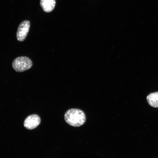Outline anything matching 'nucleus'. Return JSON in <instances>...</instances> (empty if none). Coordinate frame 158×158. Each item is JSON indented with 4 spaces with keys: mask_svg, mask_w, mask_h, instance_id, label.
I'll use <instances>...</instances> for the list:
<instances>
[{
    "mask_svg": "<svg viewBox=\"0 0 158 158\" xmlns=\"http://www.w3.org/2000/svg\"><path fill=\"white\" fill-rule=\"evenodd\" d=\"M148 104L154 108H158V92L151 93L147 97Z\"/></svg>",
    "mask_w": 158,
    "mask_h": 158,
    "instance_id": "6",
    "label": "nucleus"
},
{
    "mask_svg": "<svg viewBox=\"0 0 158 158\" xmlns=\"http://www.w3.org/2000/svg\"><path fill=\"white\" fill-rule=\"evenodd\" d=\"M41 122V119L37 115L34 114L27 117L24 122V126L26 129L32 130L36 128Z\"/></svg>",
    "mask_w": 158,
    "mask_h": 158,
    "instance_id": "4",
    "label": "nucleus"
},
{
    "mask_svg": "<svg viewBox=\"0 0 158 158\" xmlns=\"http://www.w3.org/2000/svg\"><path fill=\"white\" fill-rule=\"evenodd\" d=\"M40 4L43 11L49 13L51 12L54 8L56 1L55 0H40Z\"/></svg>",
    "mask_w": 158,
    "mask_h": 158,
    "instance_id": "5",
    "label": "nucleus"
},
{
    "mask_svg": "<svg viewBox=\"0 0 158 158\" xmlns=\"http://www.w3.org/2000/svg\"><path fill=\"white\" fill-rule=\"evenodd\" d=\"M64 119L66 123L74 127H79L85 122L86 117L84 112L78 109H71L65 112Z\"/></svg>",
    "mask_w": 158,
    "mask_h": 158,
    "instance_id": "1",
    "label": "nucleus"
},
{
    "mask_svg": "<svg viewBox=\"0 0 158 158\" xmlns=\"http://www.w3.org/2000/svg\"><path fill=\"white\" fill-rule=\"evenodd\" d=\"M30 22L28 20H25L19 25L16 32L17 40L20 42L23 41L25 39L30 27Z\"/></svg>",
    "mask_w": 158,
    "mask_h": 158,
    "instance_id": "3",
    "label": "nucleus"
},
{
    "mask_svg": "<svg viewBox=\"0 0 158 158\" xmlns=\"http://www.w3.org/2000/svg\"><path fill=\"white\" fill-rule=\"evenodd\" d=\"M31 60L25 56L18 57L15 59L12 62L13 69L17 72H22L30 69L32 66Z\"/></svg>",
    "mask_w": 158,
    "mask_h": 158,
    "instance_id": "2",
    "label": "nucleus"
}]
</instances>
